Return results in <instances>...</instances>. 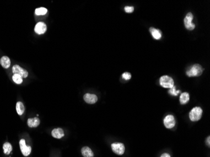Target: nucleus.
<instances>
[{"label":"nucleus","instance_id":"nucleus-5","mask_svg":"<svg viewBox=\"0 0 210 157\" xmlns=\"http://www.w3.org/2000/svg\"><path fill=\"white\" fill-rule=\"evenodd\" d=\"M12 72L14 74H18V75H20L22 78L27 77L28 75V71L23 69L22 67H21L19 65H13V68H12Z\"/></svg>","mask_w":210,"mask_h":157},{"label":"nucleus","instance_id":"nucleus-21","mask_svg":"<svg viewBox=\"0 0 210 157\" xmlns=\"http://www.w3.org/2000/svg\"><path fill=\"white\" fill-rule=\"evenodd\" d=\"M181 91L179 90V91L176 90V86H174L169 90V93L174 96H177L178 95V94Z\"/></svg>","mask_w":210,"mask_h":157},{"label":"nucleus","instance_id":"nucleus-7","mask_svg":"<svg viewBox=\"0 0 210 157\" xmlns=\"http://www.w3.org/2000/svg\"><path fill=\"white\" fill-rule=\"evenodd\" d=\"M20 147L21 153L24 156H27L30 154L31 151H32V148L30 146H26L24 139H21L20 141Z\"/></svg>","mask_w":210,"mask_h":157},{"label":"nucleus","instance_id":"nucleus-1","mask_svg":"<svg viewBox=\"0 0 210 157\" xmlns=\"http://www.w3.org/2000/svg\"><path fill=\"white\" fill-rule=\"evenodd\" d=\"M203 68L199 64H194L192 66L190 69H189L186 72V74L189 77H197L202 74L203 73Z\"/></svg>","mask_w":210,"mask_h":157},{"label":"nucleus","instance_id":"nucleus-4","mask_svg":"<svg viewBox=\"0 0 210 157\" xmlns=\"http://www.w3.org/2000/svg\"><path fill=\"white\" fill-rule=\"evenodd\" d=\"M111 148L115 154L122 155L125 153V147L122 143H114L111 144Z\"/></svg>","mask_w":210,"mask_h":157},{"label":"nucleus","instance_id":"nucleus-18","mask_svg":"<svg viewBox=\"0 0 210 157\" xmlns=\"http://www.w3.org/2000/svg\"><path fill=\"white\" fill-rule=\"evenodd\" d=\"M3 148V150H4V153H5L6 155L10 154L12 150H13L11 145L10 144V143H8V142H6V143H4Z\"/></svg>","mask_w":210,"mask_h":157},{"label":"nucleus","instance_id":"nucleus-2","mask_svg":"<svg viewBox=\"0 0 210 157\" xmlns=\"http://www.w3.org/2000/svg\"><path fill=\"white\" fill-rule=\"evenodd\" d=\"M203 110L200 107H195L189 113V118L192 121H198L201 118Z\"/></svg>","mask_w":210,"mask_h":157},{"label":"nucleus","instance_id":"nucleus-20","mask_svg":"<svg viewBox=\"0 0 210 157\" xmlns=\"http://www.w3.org/2000/svg\"><path fill=\"white\" fill-rule=\"evenodd\" d=\"M13 80L17 84H21L23 82V78H22L20 75L18 74H14L12 77Z\"/></svg>","mask_w":210,"mask_h":157},{"label":"nucleus","instance_id":"nucleus-15","mask_svg":"<svg viewBox=\"0 0 210 157\" xmlns=\"http://www.w3.org/2000/svg\"><path fill=\"white\" fill-rule=\"evenodd\" d=\"M150 31L152 35V37H154V39L156 40H159L162 37V33L159 30H157L156 28H154L153 27H151L150 28Z\"/></svg>","mask_w":210,"mask_h":157},{"label":"nucleus","instance_id":"nucleus-11","mask_svg":"<svg viewBox=\"0 0 210 157\" xmlns=\"http://www.w3.org/2000/svg\"><path fill=\"white\" fill-rule=\"evenodd\" d=\"M52 135L53 138L61 139L64 136V132L62 128H56L52 130Z\"/></svg>","mask_w":210,"mask_h":157},{"label":"nucleus","instance_id":"nucleus-8","mask_svg":"<svg viewBox=\"0 0 210 157\" xmlns=\"http://www.w3.org/2000/svg\"><path fill=\"white\" fill-rule=\"evenodd\" d=\"M164 124L167 128L171 129L174 127L176 124V120L172 115H167L164 119Z\"/></svg>","mask_w":210,"mask_h":157},{"label":"nucleus","instance_id":"nucleus-22","mask_svg":"<svg viewBox=\"0 0 210 157\" xmlns=\"http://www.w3.org/2000/svg\"><path fill=\"white\" fill-rule=\"evenodd\" d=\"M131 77H132V75L130 73H129V72H124L123 74H122V77L125 79V80H130L131 79Z\"/></svg>","mask_w":210,"mask_h":157},{"label":"nucleus","instance_id":"nucleus-25","mask_svg":"<svg viewBox=\"0 0 210 157\" xmlns=\"http://www.w3.org/2000/svg\"><path fill=\"white\" fill-rule=\"evenodd\" d=\"M160 157H171V155L168 153H164L161 155V156Z\"/></svg>","mask_w":210,"mask_h":157},{"label":"nucleus","instance_id":"nucleus-3","mask_svg":"<svg viewBox=\"0 0 210 157\" xmlns=\"http://www.w3.org/2000/svg\"><path fill=\"white\" fill-rule=\"evenodd\" d=\"M160 84L164 88L171 89L174 86V82L172 77L168 75H164L160 78Z\"/></svg>","mask_w":210,"mask_h":157},{"label":"nucleus","instance_id":"nucleus-10","mask_svg":"<svg viewBox=\"0 0 210 157\" xmlns=\"http://www.w3.org/2000/svg\"><path fill=\"white\" fill-rule=\"evenodd\" d=\"M84 100L88 104H95L98 101V97L95 94L87 93L84 96Z\"/></svg>","mask_w":210,"mask_h":157},{"label":"nucleus","instance_id":"nucleus-16","mask_svg":"<svg viewBox=\"0 0 210 157\" xmlns=\"http://www.w3.org/2000/svg\"><path fill=\"white\" fill-rule=\"evenodd\" d=\"M16 109L18 114L20 116L23 114L25 111V106L23 103L21 102H18L16 105Z\"/></svg>","mask_w":210,"mask_h":157},{"label":"nucleus","instance_id":"nucleus-23","mask_svg":"<svg viewBox=\"0 0 210 157\" xmlns=\"http://www.w3.org/2000/svg\"><path fill=\"white\" fill-rule=\"evenodd\" d=\"M125 10L127 13H132L134 10V8L133 6H125Z\"/></svg>","mask_w":210,"mask_h":157},{"label":"nucleus","instance_id":"nucleus-9","mask_svg":"<svg viewBox=\"0 0 210 157\" xmlns=\"http://www.w3.org/2000/svg\"><path fill=\"white\" fill-rule=\"evenodd\" d=\"M34 30L35 33L38 35L43 34L46 33V31H47V25L46 23H43V22H38V23H37V25H35Z\"/></svg>","mask_w":210,"mask_h":157},{"label":"nucleus","instance_id":"nucleus-12","mask_svg":"<svg viewBox=\"0 0 210 157\" xmlns=\"http://www.w3.org/2000/svg\"><path fill=\"white\" fill-rule=\"evenodd\" d=\"M40 123H41V121L37 117L29 118L27 121V124L30 128H36L40 124Z\"/></svg>","mask_w":210,"mask_h":157},{"label":"nucleus","instance_id":"nucleus-13","mask_svg":"<svg viewBox=\"0 0 210 157\" xmlns=\"http://www.w3.org/2000/svg\"><path fill=\"white\" fill-rule=\"evenodd\" d=\"M0 64L2 65L4 69H8L10 67L11 61L10 58L7 56H3L0 59Z\"/></svg>","mask_w":210,"mask_h":157},{"label":"nucleus","instance_id":"nucleus-19","mask_svg":"<svg viewBox=\"0 0 210 157\" xmlns=\"http://www.w3.org/2000/svg\"><path fill=\"white\" fill-rule=\"evenodd\" d=\"M47 13V9L43 7L37 8L35 10V13L36 15H45Z\"/></svg>","mask_w":210,"mask_h":157},{"label":"nucleus","instance_id":"nucleus-24","mask_svg":"<svg viewBox=\"0 0 210 157\" xmlns=\"http://www.w3.org/2000/svg\"><path fill=\"white\" fill-rule=\"evenodd\" d=\"M206 144H207V145H208V146H209V145H210V137H209V136H208V137L207 138Z\"/></svg>","mask_w":210,"mask_h":157},{"label":"nucleus","instance_id":"nucleus-14","mask_svg":"<svg viewBox=\"0 0 210 157\" xmlns=\"http://www.w3.org/2000/svg\"><path fill=\"white\" fill-rule=\"evenodd\" d=\"M81 153L84 157H93L94 153L92 150L88 146H84L81 149Z\"/></svg>","mask_w":210,"mask_h":157},{"label":"nucleus","instance_id":"nucleus-17","mask_svg":"<svg viewBox=\"0 0 210 157\" xmlns=\"http://www.w3.org/2000/svg\"><path fill=\"white\" fill-rule=\"evenodd\" d=\"M189 101V94L187 92H183L180 96V102L181 104H185Z\"/></svg>","mask_w":210,"mask_h":157},{"label":"nucleus","instance_id":"nucleus-6","mask_svg":"<svg viewBox=\"0 0 210 157\" xmlns=\"http://www.w3.org/2000/svg\"><path fill=\"white\" fill-rule=\"evenodd\" d=\"M193 19V14H192L191 13H187V15L185 17L184 20L185 26L187 30H193L194 29L195 25L194 23H193V22H192Z\"/></svg>","mask_w":210,"mask_h":157}]
</instances>
